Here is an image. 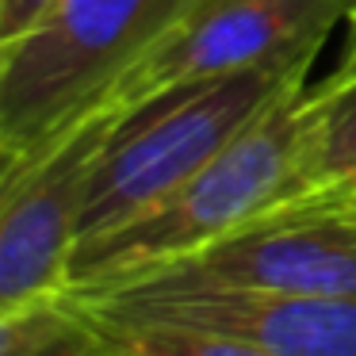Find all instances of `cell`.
Segmentation results:
<instances>
[{"label":"cell","instance_id":"9c48e42d","mask_svg":"<svg viewBox=\"0 0 356 356\" xmlns=\"http://www.w3.org/2000/svg\"><path fill=\"white\" fill-rule=\"evenodd\" d=\"M307 96H310V134L287 200L330 192V188H341L345 180L356 177V85L310 88Z\"/></svg>","mask_w":356,"mask_h":356},{"label":"cell","instance_id":"7a4b0ae2","mask_svg":"<svg viewBox=\"0 0 356 356\" xmlns=\"http://www.w3.org/2000/svg\"><path fill=\"white\" fill-rule=\"evenodd\" d=\"M195 0H54L19 39L0 42V165L42 154L108 108L119 81Z\"/></svg>","mask_w":356,"mask_h":356},{"label":"cell","instance_id":"7c38bea8","mask_svg":"<svg viewBox=\"0 0 356 356\" xmlns=\"http://www.w3.org/2000/svg\"><path fill=\"white\" fill-rule=\"evenodd\" d=\"M341 27H345V47H341V58H337V65H333V73L318 88L356 85V0H348V12H345V19H341Z\"/></svg>","mask_w":356,"mask_h":356},{"label":"cell","instance_id":"4fadbf2b","mask_svg":"<svg viewBox=\"0 0 356 356\" xmlns=\"http://www.w3.org/2000/svg\"><path fill=\"white\" fill-rule=\"evenodd\" d=\"M333 192H345V195H353V200H356V184L353 188H333Z\"/></svg>","mask_w":356,"mask_h":356},{"label":"cell","instance_id":"5b68a950","mask_svg":"<svg viewBox=\"0 0 356 356\" xmlns=\"http://www.w3.org/2000/svg\"><path fill=\"white\" fill-rule=\"evenodd\" d=\"M119 115L108 104L42 154L0 165V310L70 287L88 188Z\"/></svg>","mask_w":356,"mask_h":356},{"label":"cell","instance_id":"3957f363","mask_svg":"<svg viewBox=\"0 0 356 356\" xmlns=\"http://www.w3.org/2000/svg\"><path fill=\"white\" fill-rule=\"evenodd\" d=\"M291 77L261 70L222 73L184 81L123 108L111 138L104 142L77 241L131 222L188 184L268 108V100Z\"/></svg>","mask_w":356,"mask_h":356},{"label":"cell","instance_id":"ba28073f","mask_svg":"<svg viewBox=\"0 0 356 356\" xmlns=\"http://www.w3.org/2000/svg\"><path fill=\"white\" fill-rule=\"evenodd\" d=\"M0 356H142L70 291L0 310Z\"/></svg>","mask_w":356,"mask_h":356},{"label":"cell","instance_id":"52a82bcc","mask_svg":"<svg viewBox=\"0 0 356 356\" xmlns=\"http://www.w3.org/2000/svg\"><path fill=\"white\" fill-rule=\"evenodd\" d=\"M169 268L238 287L356 299V200L345 192H314L264 207L203 253Z\"/></svg>","mask_w":356,"mask_h":356},{"label":"cell","instance_id":"30bf717a","mask_svg":"<svg viewBox=\"0 0 356 356\" xmlns=\"http://www.w3.org/2000/svg\"><path fill=\"white\" fill-rule=\"evenodd\" d=\"M81 302L115 337H123L131 348H138L142 356H268L241 337H230V333H218V330H203V325H192V322H172V318H157V314H134V310L104 307V302H88V299H81Z\"/></svg>","mask_w":356,"mask_h":356},{"label":"cell","instance_id":"8992f818","mask_svg":"<svg viewBox=\"0 0 356 356\" xmlns=\"http://www.w3.org/2000/svg\"><path fill=\"white\" fill-rule=\"evenodd\" d=\"M104 307L192 322L257 345L268 356H356V299L218 284L161 268L104 291H73Z\"/></svg>","mask_w":356,"mask_h":356},{"label":"cell","instance_id":"6da1fadb","mask_svg":"<svg viewBox=\"0 0 356 356\" xmlns=\"http://www.w3.org/2000/svg\"><path fill=\"white\" fill-rule=\"evenodd\" d=\"M307 92V77H291L268 108L188 184L131 222L77 241L65 291H104L180 264L264 207L284 203L310 134Z\"/></svg>","mask_w":356,"mask_h":356},{"label":"cell","instance_id":"277c9868","mask_svg":"<svg viewBox=\"0 0 356 356\" xmlns=\"http://www.w3.org/2000/svg\"><path fill=\"white\" fill-rule=\"evenodd\" d=\"M345 12L348 0H195L119 81L111 104L131 108L172 85L222 73H307Z\"/></svg>","mask_w":356,"mask_h":356},{"label":"cell","instance_id":"8fae6325","mask_svg":"<svg viewBox=\"0 0 356 356\" xmlns=\"http://www.w3.org/2000/svg\"><path fill=\"white\" fill-rule=\"evenodd\" d=\"M54 0H0V42H12L50 12Z\"/></svg>","mask_w":356,"mask_h":356}]
</instances>
